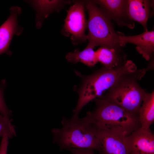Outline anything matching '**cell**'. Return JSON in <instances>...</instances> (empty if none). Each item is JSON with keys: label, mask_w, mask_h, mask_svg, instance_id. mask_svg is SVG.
<instances>
[{"label": "cell", "mask_w": 154, "mask_h": 154, "mask_svg": "<svg viewBox=\"0 0 154 154\" xmlns=\"http://www.w3.org/2000/svg\"><path fill=\"white\" fill-rule=\"evenodd\" d=\"M135 64L131 60H127L123 64L111 69L103 66L91 74L84 75L75 71L81 79L79 87L75 88L78 97L76 106L73 110V115L78 116L82 108L90 102L103 94L110 88L122 75L135 72Z\"/></svg>", "instance_id": "6da1fadb"}, {"label": "cell", "mask_w": 154, "mask_h": 154, "mask_svg": "<svg viewBox=\"0 0 154 154\" xmlns=\"http://www.w3.org/2000/svg\"><path fill=\"white\" fill-rule=\"evenodd\" d=\"M93 101L95 108L84 117L90 123L125 137L141 127L139 117L129 114L118 105L98 98Z\"/></svg>", "instance_id": "7a4b0ae2"}, {"label": "cell", "mask_w": 154, "mask_h": 154, "mask_svg": "<svg viewBox=\"0 0 154 154\" xmlns=\"http://www.w3.org/2000/svg\"><path fill=\"white\" fill-rule=\"evenodd\" d=\"M60 128L51 130L53 142L61 150L71 149H91L100 151L99 142L90 123L84 117L74 116L70 118L64 117Z\"/></svg>", "instance_id": "3957f363"}, {"label": "cell", "mask_w": 154, "mask_h": 154, "mask_svg": "<svg viewBox=\"0 0 154 154\" xmlns=\"http://www.w3.org/2000/svg\"><path fill=\"white\" fill-rule=\"evenodd\" d=\"M147 68L122 75L106 93L98 98L117 105L129 114L139 117V111L146 92L138 81L144 76Z\"/></svg>", "instance_id": "277c9868"}, {"label": "cell", "mask_w": 154, "mask_h": 154, "mask_svg": "<svg viewBox=\"0 0 154 154\" xmlns=\"http://www.w3.org/2000/svg\"><path fill=\"white\" fill-rule=\"evenodd\" d=\"M85 3L89 16L87 46L94 48L97 46L120 48L118 43L120 32L115 31L111 19L93 0L86 1Z\"/></svg>", "instance_id": "5b68a950"}, {"label": "cell", "mask_w": 154, "mask_h": 154, "mask_svg": "<svg viewBox=\"0 0 154 154\" xmlns=\"http://www.w3.org/2000/svg\"><path fill=\"white\" fill-rule=\"evenodd\" d=\"M85 7V1H76L67 11L61 33L66 36L70 37L72 43L75 45L87 40L85 34L87 27Z\"/></svg>", "instance_id": "8992f818"}, {"label": "cell", "mask_w": 154, "mask_h": 154, "mask_svg": "<svg viewBox=\"0 0 154 154\" xmlns=\"http://www.w3.org/2000/svg\"><path fill=\"white\" fill-rule=\"evenodd\" d=\"M100 147L101 154H129L131 149L125 136L109 131L90 123Z\"/></svg>", "instance_id": "52a82bcc"}, {"label": "cell", "mask_w": 154, "mask_h": 154, "mask_svg": "<svg viewBox=\"0 0 154 154\" xmlns=\"http://www.w3.org/2000/svg\"><path fill=\"white\" fill-rule=\"evenodd\" d=\"M22 13L21 7L17 6L10 9V15L0 27V54L10 52L9 48L11 40L15 35H19L23 29L18 24V17Z\"/></svg>", "instance_id": "ba28073f"}, {"label": "cell", "mask_w": 154, "mask_h": 154, "mask_svg": "<svg viewBox=\"0 0 154 154\" xmlns=\"http://www.w3.org/2000/svg\"><path fill=\"white\" fill-rule=\"evenodd\" d=\"M118 43L121 47L127 43L135 44L137 52L146 60H149L154 51V30L149 31L147 29L140 34L133 36H125L120 32Z\"/></svg>", "instance_id": "9c48e42d"}, {"label": "cell", "mask_w": 154, "mask_h": 154, "mask_svg": "<svg viewBox=\"0 0 154 154\" xmlns=\"http://www.w3.org/2000/svg\"><path fill=\"white\" fill-rule=\"evenodd\" d=\"M94 2L104 11L111 20L118 25L131 29L135 27V23L128 18L126 12L127 0H98Z\"/></svg>", "instance_id": "30bf717a"}, {"label": "cell", "mask_w": 154, "mask_h": 154, "mask_svg": "<svg viewBox=\"0 0 154 154\" xmlns=\"http://www.w3.org/2000/svg\"><path fill=\"white\" fill-rule=\"evenodd\" d=\"M125 141L131 151L154 153V135L151 130L141 127L125 137Z\"/></svg>", "instance_id": "8fae6325"}, {"label": "cell", "mask_w": 154, "mask_h": 154, "mask_svg": "<svg viewBox=\"0 0 154 154\" xmlns=\"http://www.w3.org/2000/svg\"><path fill=\"white\" fill-rule=\"evenodd\" d=\"M36 13V26L37 29L42 26L44 20L54 12H58L71 1L68 0L26 1Z\"/></svg>", "instance_id": "7c38bea8"}, {"label": "cell", "mask_w": 154, "mask_h": 154, "mask_svg": "<svg viewBox=\"0 0 154 154\" xmlns=\"http://www.w3.org/2000/svg\"><path fill=\"white\" fill-rule=\"evenodd\" d=\"M153 2L147 0H127L126 12L128 18L132 21L140 23L144 31L147 29V22L151 15Z\"/></svg>", "instance_id": "4fadbf2b"}, {"label": "cell", "mask_w": 154, "mask_h": 154, "mask_svg": "<svg viewBox=\"0 0 154 154\" xmlns=\"http://www.w3.org/2000/svg\"><path fill=\"white\" fill-rule=\"evenodd\" d=\"M98 61L104 66L111 69L124 64L126 56L120 48H109L101 47L96 51Z\"/></svg>", "instance_id": "5bb4252c"}, {"label": "cell", "mask_w": 154, "mask_h": 154, "mask_svg": "<svg viewBox=\"0 0 154 154\" xmlns=\"http://www.w3.org/2000/svg\"><path fill=\"white\" fill-rule=\"evenodd\" d=\"M142 102L139 113L141 127L150 130V126L154 121V91L145 93Z\"/></svg>", "instance_id": "9a60e30c"}, {"label": "cell", "mask_w": 154, "mask_h": 154, "mask_svg": "<svg viewBox=\"0 0 154 154\" xmlns=\"http://www.w3.org/2000/svg\"><path fill=\"white\" fill-rule=\"evenodd\" d=\"M94 49L87 46L82 51L76 50L73 52H68L66 55V59L73 64L80 62L90 67H92L98 62L96 51Z\"/></svg>", "instance_id": "2e32d148"}, {"label": "cell", "mask_w": 154, "mask_h": 154, "mask_svg": "<svg viewBox=\"0 0 154 154\" xmlns=\"http://www.w3.org/2000/svg\"><path fill=\"white\" fill-rule=\"evenodd\" d=\"M12 119L10 117L0 115V137L7 136L11 138L16 135L14 126L12 123Z\"/></svg>", "instance_id": "e0dca14e"}, {"label": "cell", "mask_w": 154, "mask_h": 154, "mask_svg": "<svg viewBox=\"0 0 154 154\" xmlns=\"http://www.w3.org/2000/svg\"><path fill=\"white\" fill-rule=\"evenodd\" d=\"M5 85V82L3 80L0 85V113L3 116L10 117L12 115V112L7 108L3 97V92Z\"/></svg>", "instance_id": "ac0fdd59"}, {"label": "cell", "mask_w": 154, "mask_h": 154, "mask_svg": "<svg viewBox=\"0 0 154 154\" xmlns=\"http://www.w3.org/2000/svg\"><path fill=\"white\" fill-rule=\"evenodd\" d=\"M9 137L5 135L2 137L0 145V154H7Z\"/></svg>", "instance_id": "d6986e66"}, {"label": "cell", "mask_w": 154, "mask_h": 154, "mask_svg": "<svg viewBox=\"0 0 154 154\" xmlns=\"http://www.w3.org/2000/svg\"><path fill=\"white\" fill-rule=\"evenodd\" d=\"M69 151L72 154H94V150L91 149H71Z\"/></svg>", "instance_id": "ffe728a7"}, {"label": "cell", "mask_w": 154, "mask_h": 154, "mask_svg": "<svg viewBox=\"0 0 154 154\" xmlns=\"http://www.w3.org/2000/svg\"><path fill=\"white\" fill-rule=\"evenodd\" d=\"M129 154H154V153H146L136 150H132L131 151Z\"/></svg>", "instance_id": "44dd1931"}]
</instances>
